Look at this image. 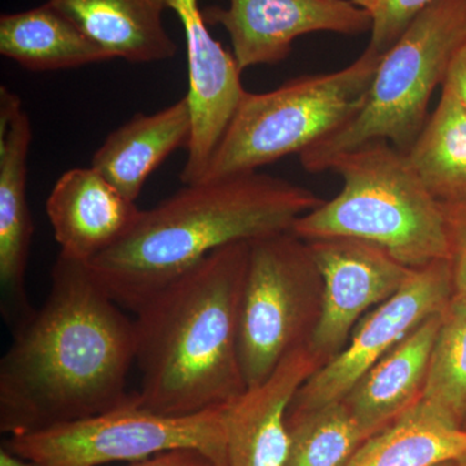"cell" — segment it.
<instances>
[{
    "label": "cell",
    "mask_w": 466,
    "mask_h": 466,
    "mask_svg": "<svg viewBox=\"0 0 466 466\" xmlns=\"http://www.w3.org/2000/svg\"><path fill=\"white\" fill-rule=\"evenodd\" d=\"M464 45L466 0H435L382 55L357 116L300 153L303 168L330 170L337 158L377 140L408 153L428 121L435 88Z\"/></svg>",
    "instance_id": "5"
},
{
    "label": "cell",
    "mask_w": 466,
    "mask_h": 466,
    "mask_svg": "<svg viewBox=\"0 0 466 466\" xmlns=\"http://www.w3.org/2000/svg\"><path fill=\"white\" fill-rule=\"evenodd\" d=\"M249 247L238 329L247 388L265 381L288 352L305 343L321 288L308 241L293 232L263 236Z\"/></svg>",
    "instance_id": "8"
},
{
    "label": "cell",
    "mask_w": 466,
    "mask_h": 466,
    "mask_svg": "<svg viewBox=\"0 0 466 466\" xmlns=\"http://www.w3.org/2000/svg\"><path fill=\"white\" fill-rule=\"evenodd\" d=\"M407 156L438 201L466 198V110L449 88Z\"/></svg>",
    "instance_id": "21"
},
{
    "label": "cell",
    "mask_w": 466,
    "mask_h": 466,
    "mask_svg": "<svg viewBox=\"0 0 466 466\" xmlns=\"http://www.w3.org/2000/svg\"><path fill=\"white\" fill-rule=\"evenodd\" d=\"M283 177L251 171L187 184L87 263L97 283L135 312L153 294L220 248L291 231L323 204Z\"/></svg>",
    "instance_id": "3"
},
{
    "label": "cell",
    "mask_w": 466,
    "mask_h": 466,
    "mask_svg": "<svg viewBox=\"0 0 466 466\" xmlns=\"http://www.w3.org/2000/svg\"><path fill=\"white\" fill-rule=\"evenodd\" d=\"M441 204L446 220L453 294L466 299V198Z\"/></svg>",
    "instance_id": "25"
},
{
    "label": "cell",
    "mask_w": 466,
    "mask_h": 466,
    "mask_svg": "<svg viewBox=\"0 0 466 466\" xmlns=\"http://www.w3.org/2000/svg\"><path fill=\"white\" fill-rule=\"evenodd\" d=\"M289 451L284 466H346L368 435L342 400L288 412Z\"/></svg>",
    "instance_id": "22"
},
{
    "label": "cell",
    "mask_w": 466,
    "mask_h": 466,
    "mask_svg": "<svg viewBox=\"0 0 466 466\" xmlns=\"http://www.w3.org/2000/svg\"><path fill=\"white\" fill-rule=\"evenodd\" d=\"M46 211L60 253L85 263L127 235L142 213L92 167L72 168L61 175Z\"/></svg>",
    "instance_id": "15"
},
{
    "label": "cell",
    "mask_w": 466,
    "mask_h": 466,
    "mask_svg": "<svg viewBox=\"0 0 466 466\" xmlns=\"http://www.w3.org/2000/svg\"><path fill=\"white\" fill-rule=\"evenodd\" d=\"M308 244L321 280L320 306L308 342L325 363L345 348L370 309L407 283L413 268L357 238H318Z\"/></svg>",
    "instance_id": "10"
},
{
    "label": "cell",
    "mask_w": 466,
    "mask_h": 466,
    "mask_svg": "<svg viewBox=\"0 0 466 466\" xmlns=\"http://www.w3.org/2000/svg\"><path fill=\"white\" fill-rule=\"evenodd\" d=\"M453 297L449 259L413 269L394 296L370 309L352 330L345 348L309 376L289 412L342 400L360 377L400 345L426 319L441 314Z\"/></svg>",
    "instance_id": "9"
},
{
    "label": "cell",
    "mask_w": 466,
    "mask_h": 466,
    "mask_svg": "<svg viewBox=\"0 0 466 466\" xmlns=\"http://www.w3.org/2000/svg\"><path fill=\"white\" fill-rule=\"evenodd\" d=\"M249 248L238 242L213 251L134 312L137 406L189 416L247 390L238 329Z\"/></svg>",
    "instance_id": "2"
},
{
    "label": "cell",
    "mask_w": 466,
    "mask_h": 466,
    "mask_svg": "<svg viewBox=\"0 0 466 466\" xmlns=\"http://www.w3.org/2000/svg\"><path fill=\"white\" fill-rule=\"evenodd\" d=\"M202 9L208 26H223L241 72L281 63L299 36L370 33L372 14L350 0H227Z\"/></svg>",
    "instance_id": "11"
},
{
    "label": "cell",
    "mask_w": 466,
    "mask_h": 466,
    "mask_svg": "<svg viewBox=\"0 0 466 466\" xmlns=\"http://www.w3.org/2000/svg\"><path fill=\"white\" fill-rule=\"evenodd\" d=\"M435 466H456V461L441 462V464Z\"/></svg>",
    "instance_id": "31"
},
{
    "label": "cell",
    "mask_w": 466,
    "mask_h": 466,
    "mask_svg": "<svg viewBox=\"0 0 466 466\" xmlns=\"http://www.w3.org/2000/svg\"><path fill=\"white\" fill-rule=\"evenodd\" d=\"M381 58L367 47L337 72L299 76L262 94L245 92L201 180L258 171L339 130L363 106Z\"/></svg>",
    "instance_id": "6"
},
{
    "label": "cell",
    "mask_w": 466,
    "mask_h": 466,
    "mask_svg": "<svg viewBox=\"0 0 466 466\" xmlns=\"http://www.w3.org/2000/svg\"><path fill=\"white\" fill-rule=\"evenodd\" d=\"M0 54L34 72L72 69L112 60L48 2L27 11L2 15Z\"/></svg>",
    "instance_id": "19"
},
{
    "label": "cell",
    "mask_w": 466,
    "mask_h": 466,
    "mask_svg": "<svg viewBox=\"0 0 466 466\" xmlns=\"http://www.w3.org/2000/svg\"><path fill=\"white\" fill-rule=\"evenodd\" d=\"M179 17L186 35L189 90L186 95L192 116L188 156L180 180L183 186L200 182L218 144L222 140L245 91L241 70L232 52L211 35L198 0H167Z\"/></svg>",
    "instance_id": "12"
},
{
    "label": "cell",
    "mask_w": 466,
    "mask_h": 466,
    "mask_svg": "<svg viewBox=\"0 0 466 466\" xmlns=\"http://www.w3.org/2000/svg\"><path fill=\"white\" fill-rule=\"evenodd\" d=\"M422 400L464 424L466 419V299L453 294L441 312Z\"/></svg>",
    "instance_id": "23"
},
{
    "label": "cell",
    "mask_w": 466,
    "mask_h": 466,
    "mask_svg": "<svg viewBox=\"0 0 466 466\" xmlns=\"http://www.w3.org/2000/svg\"><path fill=\"white\" fill-rule=\"evenodd\" d=\"M435 0H381L373 12L370 50L385 54L420 14Z\"/></svg>",
    "instance_id": "24"
},
{
    "label": "cell",
    "mask_w": 466,
    "mask_h": 466,
    "mask_svg": "<svg viewBox=\"0 0 466 466\" xmlns=\"http://www.w3.org/2000/svg\"><path fill=\"white\" fill-rule=\"evenodd\" d=\"M462 428L466 429V419H465L464 424H462Z\"/></svg>",
    "instance_id": "32"
},
{
    "label": "cell",
    "mask_w": 466,
    "mask_h": 466,
    "mask_svg": "<svg viewBox=\"0 0 466 466\" xmlns=\"http://www.w3.org/2000/svg\"><path fill=\"white\" fill-rule=\"evenodd\" d=\"M110 57L134 64L173 58L177 45L167 33V0H47Z\"/></svg>",
    "instance_id": "18"
},
{
    "label": "cell",
    "mask_w": 466,
    "mask_h": 466,
    "mask_svg": "<svg viewBox=\"0 0 466 466\" xmlns=\"http://www.w3.org/2000/svg\"><path fill=\"white\" fill-rule=\"evenodd\" d=\"M466 456V429L419 400L360 444L346 466H435Z\"/></svg>",
    "instance_id": "20"
},
{
    "label": "cell",
    "mask_w": 466,
    "mask_h": 466,
    "mask_svg": "<svg viewBox=\"0 0 466 466\" xmlns=\"http://www.w3.org/2000/svg\"><path fill=\"white\" fill-rule=\"evenodd\" d=\"M350 2L354 3V5H359V7L367 9V11H370V14L373 15V12L379 7L381 0H350Z\"/></svg>",
    "instance_id": "29"
},
{
    "label": "cell",
    "mask_w": 466,
    "mask_h": 466,
    "mask_svg": "<svg viewBox=\"0 0 466 466\" xmlns=\"http://www.w3.org/2000/svg\"><path fill=\"white\" fill-rule=\"evenodd\" d=\"M226 406L189 416L158 415L137 406L135 392L125 406L12 435L3 447L30 466H104L174 450L200 451L226 466Z\"/></svg>",
    "instance_id": "7"
},
{
    "label": "cell",
    "mask_w": 466,
    "mask_h": 466,
    "mask_svg": "<svg viewBox=\"0 0 466 466\" xmlns=\"http://www.w3.org/2000/svg\"><path fill=\"white\" fill-rule=\"evenodd\" d=\"M456 466H466V456H464V458L459 459L458 461H456Z\"/></svg>",
    "instance_id": "30"
},
{
    "label": "cell",
    "mask_w": 466,
    "mask_h": 466,
    "mask_svg": "<svg viewBox=\"0 0 466 466\" xmlns=\"http://www.w3.org/2000/svg\"><path fill=\"white\" fill-rule=\"evenodd\" d=\"M191 134V108L184 96L153 115L137 113L112 131L95 152L91 167L135 202L156 168L175 150L188 147Z\"/></svg>",
    "instance_id": "17"
},
{
    "label": "cell",
    "mask_w": 466,
    "mask_h": 466,
    "mask_svg": "<svg viewBox=\"0 0 466 466\" xmlns=\"http://www.w3.org/2000/svg\"><path fill=\"white\" fill-rule=\"evenodd\" d=\"M126 466H217L213 460L196 450H174L158 453L140 461L128 462Z\"/></svg>",
    "instance_id": "26"
},
{
    "label": "cell",
    "mask_w": 466,
    "mask_h": 466,
    "mask_svg": "<svg viewBox=\"0 0 466 466\" xmlns=\"http://www.w3.org/2000/svg\"><path fill=\"white\" fill-rule=\"evenodd\" d=\"M323 364L309 342L285 355L274 372L226 406V466H284L288 412L297 392Z\"/></svg>",
    "instance_id": "14"
},
{
    "label": "cell",
    "mask_w": 466,
    "mask_h": 466,
    "mask_svg": "<svg viewBox=\"0 0 466 466\" xmlns=\"http://www.w3.org/2000/svg\"><path fill=\"white\" fill-rule=\"evenodd\" d=\"M330 170L341 175V192L299 218L294 235L370 242L413 269L449 259L443 208L407 153L377 140L337 158Z\"/></svg>",
    "instance_id": "4"
},
{
    "label": "cell",
    "mask_w": 466,
    "mask_h": 466,
    "mask_svg": "<svg viewBox=\"0 0 466 466\" xmlns=\"http://www.w3.org/2000/svg\"><path fill=\"white\" fill-rule=\"evenodd\" d=\"M29 116L17 95L0 90V285L2 312L12 327L34 311L26 271L34 225L27 202V157L32 144Z\"/></svg>",
    "instance_id": "13"
},
{
    "label": "cell",
    "mask_w": 466,
    "mask_h": 466,
    "mask_svg": "<svg viewBox=\"0 0 466 466\" xmlns=\"http://www.w3.org/2000/svg\"><path fill=\"white\" fill-rule=\"evenodd\" d=\"M0 466H30L25 460L18 458L14 453L9 452L7 449L2 447L0 450Z\"/></svg>",
    "instance_id": "28"
},
{
    "label": "cell",
    "mask_w": 466,
    "mask_h": 466,
    "mask_svg": "<svg viewBox=\"0 0 466 466\" xmlns=\"http://www.w3.org/2000/svg\"><path fill=\"white\" fill-rule=\"evenodd\" d=\"M441 87L449 88L466 110V45L456 52L451 61Z\"/></svg>",
    "instance_id": "27"
},
{
    "label": "cell",
    "mask_w": 466,
    "mask_h": 466,
    "mask_svg": "<svg viewBox=\"0 0 466 466\" xmlns=\"http://www.w3.org/2000/svg\"><path fill=\"white\" fill-rule=\"evenodd\" d=\"M441 312L426 319L380 359L343 398L368 437L379 433L421 400Z\"/></svg>",
    "instance_id": "16"
},
{
    "label": "cell",
    "mask_w": 466,
    "mask_h": 466,
    "mask_svg": "<svg viewBox=\"0 0 466 466\" xmlns=\"http://www.w3.org/2000/svg\"><path fill=\"white\" fill-rule=\"evenodd\" d=\"M135 355L134 320L87 263L58 254L47 299L15 325L0 361V431L33 433L125 406Z\"/></svg>",
    "instance_id": "1"
}]
</instances>
